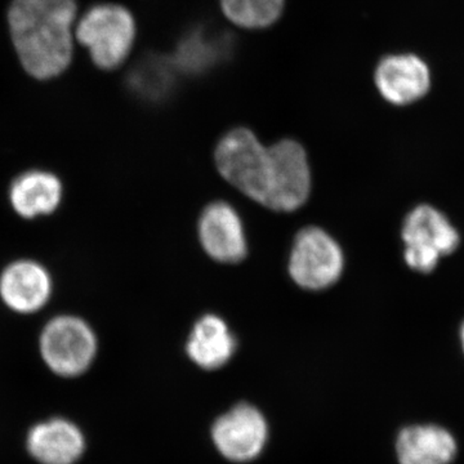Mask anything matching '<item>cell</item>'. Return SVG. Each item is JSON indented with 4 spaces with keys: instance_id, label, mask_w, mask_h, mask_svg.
Masks as SVG:
<instances>
[{
    "instance_id": "1",
    "label": "cell",
    "mask_w": 464,
    "mask_h": 464,
    "mask_svg": "<svg viewBox=\"0 0 464 464\" xmlns=\"http://www.w3.org/2000/svg\"><path fill=\"white\" fill-rule=\"evenodd\" d=\"M75 0H12L9 29L27 74L47 81L63 74L72 58Z\"/></svg>"
},
{
    "instance_id": "2",
    "label": "cell",
    "mask_w": 464,
    "mask_h": 464,
    "mask_svg": "<svg viewBox=\"0 0 464 464\" xmlns=\"http://www.w3.org/2000/svg\"><path fill=\"white\" fill-rule=\"evenodd\" d=\"M36 331V353L54 377L78 380L93 368L100 353V337L83 314L53 311L42 317Z\"/></svg>"
},
{
    "instance_id": "3",
    "label": "cell",
    "mask_w": 464,
    "mask_h": 464,
    "mask_svg": "<svg viewBox=\"0 0 464 464\" xmlns=\"http://www.w3.org/2000/svg\"><path fill=\"white\" fill-rule=\"evenodd\" d=\"M57 288L53 268L35 256H16L0 266V307L18 319L50 314Z\"/></svg>"
},
{
    "instance_id": "4",
    "label": "cell",
    "mask_w": 464,
    "mask_h": 464,
    "mask_svg": "<svg viewBox=\"0 0 464 464\" xmlns=\"http://www.w3.org/2000/svg\"><path fill=\"white\" fill-rule=\"evenodd\" d=\"M217 168L246 197L265 206L271 177V152L246 128L231 130L219 141Z\"/></svg>"
},
{
    "instance_id": "5",
    "label": "cell",
    "mask_w": 464,
    "mask_h": 464,
    "mask_svg": "<svg viewBox=\"0 0 464 464\" xmlns=\"http://www.w3.org/2000/svg\"><path fill=\"white\" fill-rule=\"evenodd\" d=\"M75 35L90 50L97 66L112 70L121 66L132 50L136 24L127 8L100 5L91 8L79 21Z\"/></svg>"
},
{
    "instance_id": "6",
    "label": "cell",
    "mask_w": 464,
    "mask_h": 464,
    "mask_svg": "<svg viewBox=\"0 0 464 464\" xmlns=\"http://www.w3.org/2000/svg\"><path fill=\"white\" fill-rule=\"evenodd\" d=\"M404 259L409 268L420 274L432 273L440 259L456 252L460 235L444 213L435 207H415L402 224Z\"/></svg>"
},
{
    "instance_id": "7",
    "label": "cell",
    "mask_w": 464,
    "mask_h": 464,
    "mask_svg": "<svg viewBox=\"0 0 464 464\" xmlns=\"http://www.w3.org/2000/svg\"><path fill=\"white\" fill-rule=\"evenodd\" d=\"M9 212L25 224L53 218L65 207V179L52 168L33 166L18 170L5 188Z\"/></svg>"
},
{
    "instance_id": "8",
    "label": "cell",
    "mask_w": 464,
    "mask_h": 464,
    "mask_svg": "<svg viewBox=\"0 0 464 464\" xmlns=\"http://www.w3.org/2000/svg\"><path fill=\"white\" fill-rule=\"evenodd\" d=\"M343 265L341 246L322 228H304L295 237L290 253L289 273L301 288H329L340 279Z\"/></svg>"
},
{
    "instance_id": "9",
    "label": "cell",
    "mask_w": 464,
    "mask_h": 464,
    "mask_svg": "<svg viewBox=\"0 0 464 464\" xmlns=\"http://www.w3.org/2000/svg\"><path fill=\"white\" fill-rule=\"evenodd\" d=\"M271 177L265 207L293 212L306 203L311 172L306 151L298 142L284 140L270 148Z\"/></svg>"
},
{
    "instance_id": "10",
    "label": "cell",
    "mask_w": 464,
    "mask_h": 464,
    "mask_svg": "<svg viewBox=\"0 0 464 464\" xmlns=\"http://www.w3.org/2000/svg\"><path fill=\"white\" fill-rule=\"evenodd\" d=\"M268 429L264 415L249 404H239L221 415L212 427L217 450L235 463L256 459L267 442Z\"/></svg>"
},
{
    "instance_id": "11",
    "label": "cell",
    "mask_w": 464,
    "mask_h": 464,
    "mask_svg": "<svg viewBox=\"0 0 464 464\" xmlns=\"http://www.w3.org/2000/svg\"><path fill=\"white\" fill-rule=\"evenodd\" d=\"M201 246L210 258L237 264L246 256V239L237 210L217 201L204 209L199 222Z\"/></svg>"
},
{
    "instance_id": "12",
    "label": "cell",
    "mask_w": 464,
    "mask_h": 464,
    "mask_svg": "<svg viewBox=\"0 0 464 464\" xmlns=\"http://www.w3.org/2000/svg\"><path fill=\"white\" fill-rule=\"evenodd\" d=\"M83 431L65 418L36 423L26 436V449L39 464H75L85 451Z\"/></svg>"
},
{
    "instance_id": "13",
    "label": "cell",
    "mask_w": 464,
    "mask_h": 464,
    "mask_svg": "<svg viewBox=\"0 0 464 464\" xmlns=\"http://www.w3.org/2000/svg\"><path fill=\"white\" fill-rule=\"evenodd\" d=\"M430 84L429 67L414 54L386 57L375 70L378 91L393 105H408L422 99Z\"/></svg>"
},
{
    "instance_id": "14",
    "label": "cell",
    "mask_w": 464,
    "mask_h": 464,
    "mask_svg": "<svg viewBox=\"0 0 464 464\" xmlns=\"http://www.w3.org/2000/svg\"><path fill=\"white\" fill-rule=\"evenodd\" d=\"M396 456L400 464H450L457 456V441L440 426H409L396 440Z\"/></svg>"
},
{
    "instance_id": "15",
    "label": "cell",
    "mask_w": 464,
    "mask_h": 464,
    "mask_svg": "<svg viewBox=\"0 0 464 464\" xmlns=\"http://www.w3.org/2000/svg\"><path fill=\"white\" fill-rule=\"evenodd\" d=\"M186 350L201 369L216 371L230 362L237 350V341L221 317L206 315L195 324Z\"/></svg>"
},
{
    "instance_id": "16",
    "label": "cell",
    "mask_w": 464,
    "mask_h": 464,
    "mask_svg": "<svg viewBox=\"0 0 464 464\" xmlns=\"http://www.w3.org/2000/svg\"><path fill=\"white\" fill-rule=\"evenodd\" d=\"M226 17L246 29L273 25L284 9V0H219Z\"/></svg>"
},
{
    "instance_id": "17",
    "label": "cell",
    "mask_w": 464,
    "mask_h": 464,
    "mask_svg": "<svg viewBox=\"0 0 464 464\" xmlns=\"http://www.w3.org/2000/svg\"><path fill=\"white\" fill-rule=\"evenodd\" d=\"M460 344H462V350L464 353V323L462 324V328H460Z\"/></svg>"
}]
</instances>
